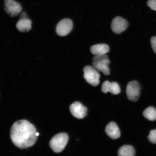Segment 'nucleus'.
<instances>
[{"label": "nucleus", "instance_id": "nucleus-1", "mask_svg": "<svg viewBox=\"0 0 156 156\" xmlns=\"http://www.w3.org/2000/svg\"><path fill=\"white\" fill-rule=\"evenodd\" d=\"M36 129L34 125L27 120L18 121L12 126L10 137L14 145L21 149L33 146L37 140Z\"/></svg>", "mask_w": 156, "mask_h": 156}, {"label": "nucleus", "instance_id": "nucleus-2", "mask_svg": "<svg viewBox=\"0 0 156 156\" xmlns=\"http://www.w3.org/2000/svg\"><path fill=\"white\" fill-rule=\"evenodd\" d=\"M110 62L106 54L95 55L93 58V67L98 71L102 72L105 75L110 74L109 65Z\"/></svg>", "mask_w": 156, "mask_h": 156}, {"label": "nucleus", "instance_id": "nucleus-3", "mask_svg": "<svg viewBox=\"0 0 156 156\" xmlns=\"http://www.w3.org/2000/svg\"><path fill=\"white\" fill-rule=\"evenodd\" d=\"M68 136L64 133H58L52 137L50 142L51 148L56 153H59L63 151L67 145Z\"/></svg>", "mask_w": 156, "mask_h": 156}, {"label": "nucleus", "instance_id": "nucleus-4", "mask_svg": "<svg viewBox=\"0 0 156 156\" xmlns=\"http://www.w3.org/2000/svg\"><path fill=\"white\" fill-rule=\"evenodd\" d=\"M83 77L87 82L93 87L99 85L100 74L98 71L93 67L87 66L83 68Z\"/></svg>", "mask_w": 156, "mask_h": 156}, {"label": "nucleus", "instance_id": "nucleus-5", "mask_svg": "<svg viewBox=\"0 0 156 156\" xmlns=\"http://www.w3.org/2000/svg\"><path fill=\"white\" fill-rule=\"evenodd\" d=\"M140 90L141 88L137 81L130 82L126 88V94L128 99L133 102H136L139 99Z\"/></svg>", "mask_w": 156, "mask_h": 156}, {"label": "nucleus", "instance_id": "nucleus-6", "mask_svg": "<svg viewBox=\"0 0 156 156\" xmlns=\"http://www.w3.org/2000/svg\"><path fill=\"white\" fill-rule=\"evenodd\" d=\"M73 28V23L71 20L64 19L58 23L56 27V32L58 36H65L71 32Z\"/></svg>", "mask_w": 156, "mask_h": 156}, {"label": "nucleus", "instance_id": "nucleus-7", "mask_svg": "<svg viewBox=\"0 0 156 156\" xmlns=\"http://www.w3.org/2000/svg\"><path fill=\"white\" fill-rule=\"evenodd\" d=\"M22 9L20 4L15 0H5V11L11 17L17 16Z\"/></svg>", "mask_w": 156, "mask_h": 156}, {"label": "nucleus", "instance_id": "nucleus-8", "mask_svg": "<svg viewBox=\"0 0 156 156\" xmlns=\"http://www.w3.org/2000/svg\"><path fill=\"white\" fill-rule=\"evenodd\" d=\"M128 26L129 24L126 20L118 16L113 19L111 28L113 32L116 34H120L125 31Z\"/></svg>", "mask_w": 156, "mask_h": 156}, {"label": "nucleus", "instance_id": "nucleus-9", "mask_svg": "<svg viewBox=\"0 0 156 156\" xmlns=\"http://www.w3.org/2000/svg\"><path fill=\"white\" fill-rule=\"evenodd\" d=\"M69 108L73 116L79 119H83L87 116V108L80 102H74L70 105Z\"/></svg>", "mask_w": 156, "mask_h": 156}, {"label": "nucleus", "instance_id": "nucleus-10", "mask_svg": "<svg viewBox=\"0 0 156 156\" xmlns=\"http://www.w3.org/2000/svg\"><path fill=\"white\" fill-rule=\"evenodd\" d=\"M32 21L28 18L27 13L25 11L21 13L20 18L17 22L16 27L21 32H28L32 28Z\"/></svg>", "mask_w": 156, "mask_h": 156}, {"label": "nucleus", "instance_id": "nucleus-11", "mask_svg": "<svg viewBox=\"0 0 156 156\" xmlns=\"http://www.w3.org/2000/svg\"><path fill=\"white\" fill-rule=\"evenodd\" d=\"M102 91L103 93L110 92L112 94L117 95L121 92V89L119 84L116 82L111 83L106 81L102 85Z\"/></svg>", "mask_w": 156, "mask_h": 156}, {"label": "nucleus", "instance_id": "nucleus-12", "mask_svg": "<svg viewBox=\"0 0 156 156\" xmlns=\"http://www.w3.org/2000/svg\"><path fill=\"white\" fill-rule=\"evenodd\" d=\"M107 135L113 140L118 139L120 136L119 129L115 123L111 122L107 125L105 129Z\"/></svg>", "mask_w": 156, "mask_h": 156}, {"label": "nucleus", "instance_id": "nucleus-13", "mask_svg": "<svg viewBox=\"0 0 156 156\" xmlns=\"http://www.w3.org/2000/svg\"><path fill=\"white\" fill-rule=\"evenodd\" d=\"M110 48L106 44H99L94 45L91 47L90 51L94 55H100L108 53Z\"/></svg>", "mask_w": 156, "mask_h": 156}, {"label": "nucleus", "instance_id": "nucleus-14", "mask_svg": "<svg viewBox=\"0 0 156 156\" xmlns=\"http://www.w3.org/2000/svg\"><path fill=\"white\" fill-rule=\"evenodd\" d=\"M135 150L131 145H125L121 147L118 151L119 156H135Z\"/></svg>", "mask_w": 156, "mask_h": 156}, {"label": "nucleus", "instance_id": "nucleus-15", "mask_svg": "<svg viewBox=\"0 0 156 156\" xmlns=\"http://www.w3.org/2000/svg\"><path fill=\"white\" fill-rule=\"evenodd\" d=\"M143 114L145 118L151 121L156 119V109L153 107H149L146 109Z\"/></svg>", "mask_w": 156, "mask_h": 156}, {"label": "nucleus", "instance_id": "nucleus-16", "mask_svg": "<svg viewBox=\"0 0 156 156\" xmlns=\"http://www.w3.org/2000/svg\"><path fill=\"white\" fill-rule=\"evenodd\" d=\"M148 139L151 143L156 144V129L151 130L148 136Z\"/></svg>", "mask_w": 156, "mask_h": 156}, {"label": "nucleus", "instance_id": "nucleus-17", "mask_svg": "<svg viewBox=\"0 0 156 156\" xmlns=\"http://www.w3.org/2000/svg\"><path fill=\"white\" fill-rule=\"evenodd\" d=\"M147 5L151 9L156 11V0H149Z\"/></svg>", "mask_w": 156, "mask_h": 156}, {"label": "nucleus", "instance_id": "nucleus-18", "mask_svg": "<svg viewBox=\"0 0 156 156\" xmlns=\"http://www.w3.org/2000/svg\"><path fill=\"white\" fill-rule=\"evenodd\" d=\"M151 44L152 48L156 54V36L152 37L151 39Z\"/></svg>", "mask_w": 156, "mask_h": 156}, {"label": "nucleus", "instance_id": "nucleus-19", "mask_svg": "<svg viewBox=\"0 0 156 156\" xmlns=\"http://www.w3.org/2000/svg\"><path fill=\"white\" fill-rule=\"evenodd\" d=\"M39 133H38L37 132L36 133V135L37 136H39Z\"/></svg>", "mask_w": 156, "mask_h": 156}]
</instances>
